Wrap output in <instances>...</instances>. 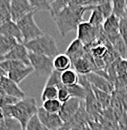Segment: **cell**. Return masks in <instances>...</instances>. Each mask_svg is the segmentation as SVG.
Masks as SVG:
<instances>
[{
    "label": "cell",
    "mask_w": 127,
    "mask_h": 130,
    "mask_svg": "<svg viewBox=\"0 0 127 130\" xmlns=\"http://www.w3.org/2000/svg\"><path fill=\"white\" fill-rule=\"evenodd\" d=\"M95 6H74L68 5L52 18L62 36L67 35L70 31H73L77 28L78 24L82 21L83 15L87 10H92Z\"/></svg>",
    "instance_id": "obj_1"
},
{
    "label": "cell",
    "mask_w": 127,
    "mask_h": 130,
    "mask_svg": "<svg viewBox=\"0 0 127 130\" xmlns=\"http://www.w3.org/2000/svg\"><path fill=\"white\" fill-rule=\"evenodd\" d=\"M5 117H13L19 121L23 130L32 116L37 114V104L34 97H24L14 105L4 106L1 108Z\"/></svg>",
    "instance_id": "obj_2"
},
{
    "label": "cell",
    "mask_w": 127,
    "mask_h": 130,
    "mask_svg": "<svg viewBox=\"0 0 127 130\" xmlns=\"http://www.w3.org/2000/svg\"><path fill=\"white\" fill-rule=\"evenodd\" d=\"M29 52H33L36 54L45 55L48 57L54 58L58 55V47L55 39L47 34H43L35 39H32L28 42L23 43Z\"/></svg>",
    "instance_id": "obj_3"
},
{
    "label": "cell",
    "mask_w": 127,
    "mask_h": 130,
    "mask_svg": "<svg viewBox=\"0 0 127 130\" xmlns=\"http://www.w3.org/2000/svg\"><path fill=\"white\" fill-rule=\"evenodd\" d=\"M78 83L81 84L85 89V98H84V107L86 111L90 115L93 121H97L99 116L102 114L103 109L99 105L98 101L96 100L93 89L91 84L86 78V75L79 74L78 76Z\"/></svg>",
    "instance_id": "obj_4"
},
{
    "label": "cell",
    "mask_w": 127,
    "mask_h": 130,
    "mask_svg": "<svg viewBox=\"0 0 127 130\" xmlns=\"http://www.w3.org/2000/svg\"><path fill=\"white\" fill-rule=\"evenodd\" d=\"M35 12L36 11L30 12L22 18H20L18 21H16V24L19 27L22 37H23V43L28 42L32 39H35L44 34L34 20Z\"/></svg>",
    "instance_id": "obj_5"
},
{
    "label": "cell",
    "mask_w": 127,
    "mask_h": 130,
    "mask_svg": "<svg viewBox=\"0 0 127 130\" xmlns=\"http://www.w3.org/2000/svg\"><path fill=\"white\" fill-rule=\"evenodd\" d=\"M28 58L30 66L33 68L34 72L39 76L48 77L50 73L54 70L53 67V58L45 55L36 54L33 52H28Z\"/></svg>",
    "instance_id": "obj_6"
},
{
    "label": "cell",
    "mask_w": 127,
    "mask_h": 130,
    "mask_svg": "<svg viewBox=\"0 0 127 130\" xmlns=\"http://www.w3.org/2000/svg\"><path fill=\"white\" fill-rule=\"evenodd\" d=\"M77 39L84 44L85 47L94 44L102 32V28L91 25L88 21H81L77 28Z\"/></svg>",
    "instance_id": "obj_7"
},
{
    "label": "cell",
    "mask_w": 127,
    "mask_h": 130,
    "mask_svg": "<svg viewBox=\"0 0 127 130\" xmlns=\"http://www.w3.org/2000/svg\"><path fill=\"white\" fill-rule=\"evenodd\" d=\"M37 116L40 122L49 130H60L63 126V121L58 113H50L40 107L37 110Z\"/></svg>",
    "instance_id": "obj_8"
},
{
    "label": "cell",
    "mask_w": 127,
    "mask_h": 130,
    "mask_svg": "<svg viewBox=\"0 0 127 130\" xmlns=\"http://www.w3.org/2000/svg\"><path fill=\"white\" fill-rule=\"evenodd\" d=\"M10 10L11 20L14 22L18 21L26 14L35 11L28 0H10Z\"/></svg>",
    "instance_id": "obj_9"
},
{
    "label": "cell",
    "mask_w": 127,
    "mask_h": 130,
    "mask_svg": "<svg viewBox=\"0 0 127 130\" xmlns=\"http://www.w3.org/2000/svg\"><path fill=\"white\" fill-rule=\"evenodd\" d=\"M86 78L91 84L92 87L97 88L101 91L107 92V93H113L115 90V86L110 80H108L107 78H105L104 76L98 74L97 72H90L88 74H86Z\"/></svg>",
    "instance_id": "obj_10"
},
{
    "label": "cell",
    "mask_w": 127,
    "mask_h": 130,
    "mask_svg": "<svg viewBox=\"0 0 127 130\" xmlns=\"http://www.w3.org/2000/svg\"><path fill=\"white\" fill-rule=\"evenodd\" d=\"M28 50L25 47V45L23 43H18L16 46H14L8 53H6L3 56H0V62L4 61V60H19L21 62H23L25 65H29V58H28Z\"/></svg>",
    "instance_id": "obj_11"
},
{
    "label": "cell",
    "mask_w": 127,
    "mask_h": 130,
    "mask_svg": "<svg viewBox=\"0 0 127 130\" xmlns=\"http://www.w3.org/2000/svg\"><path fill=\"white\" fill-rule=\"evenodd\" d=\"M80 105H81V100L78 98L71 97L68 99L66 102L62 103L61 108L58 112V115L60 116L61 120L63 121V123L67 122L69 119H71L73 117V115L77 112V110L79 109Z\"/></svg>",
    "instance_id": "obj_12"
},
{
    "label": "cell",
    "mask_w": 127,
    "mask_h": 130,
    "mask_svg": "<svg viewBox=\"0 0 127 130\" xmlns=\"http://www.w3.org/2000/svg\"><path fill=\"white\" fill-rule=\"evenodd\" d=\"M0 87L3 89L5 94L14 96L19 99L25 97V93L21 90V88L18 86V84L9 79L7 76H3L0 78Z\"/></svg>",
    "instance_id": "obj_13"
},
{
    "label": "cell",
    "mask_w": 127,
    "mask_h": 130,
    "mask_svg": "<svg viewBox=\"0 0 127 130\" xmlns=\"http://www.w3.org/2000/svg\"><path fill=\"white\" fill-rule=\"evenodd\" d=\"M0 34L8 37L15 38L18 43H23V37L19 27L17 26L16 22L9 20L7 22H4L0 25Z\"/></svg>",
    "instance_id": "obj_14"
},
{
    "label": "cell",
    "mask_w": 127,
    "mask_h": 130,
    "mask_svg": "<svg viewBox=\"0 0 127 130\" xmlns=\"http://www.w3.org/2000/svg\"><path fill=\"white\" fill-rule=\"evenodd\" d=\"M119 19H120L119 17L112 13L110 16L104 20L101 28L107 37H111L119 34Z\"/></svg>",
    "instance_id": "obj_15"
},
{
    "label": "cell",
    "mask_w": 127,
    "mask_h": 130,
    "mask_svg": "<svg viewBox=\"0 0 127 130\" xmlns=\"http://www.w3.org/2000/svg\"><path fill=\"white\" fill-rule=\"evenodd\" d=\"M33 71L34 70L31 66L23 65L21 67H18L16 69H13V70L7 72V77L15 83L19 84L22 80H24L26 77H28Z\"/></svg>",
    "instance_id": "obj_16"
},
{
    "label": "cell",
    "mask_w": 127,
    "mask_h": 130,
    "mask_svg": "<svg viewBox=\"0 0 127 130\" xmlns=\"http://www.w3.org/2000/svg\"><path fill=\"white\" fill-rule=\"evenodd\" d=\"M85 53V47L84 44L80 41L79 39H74L70 45L68 46V48L66 50V55L69 56V58L71 59V62L77 58H79L81 56H83Z\"/></svg>",
    "instance_id": "obj_17"
},
{
    "label": "cell",
    "mask_w": 127,
    "mask_h": 130,
    "mask_svg": "<svg viewBox=\"0 0 127 130\" xmlns=\"http://www.w3.org/2000/svg\"><path fill=\"white\" fill-rule=\"evenodd\" d=\"M110 44L112 45L113 49L116 51V53L123 59H127V46L125 42L123 41V39L121 38V36L119 34L111 36V37H107Z\"/></svg>",
    "instance_id": "obj_18"
},
{
    "label": "cell",
    "mask_w": 127,
    "mask_h": 130,
    "mask_svg": "<svg viewBox=\"0 0 127 130\" xmlns=\"http://www.w3.org/2000/svg\"><path fill=\"white\" fill-rule=\"evenodd\" d=\"M71 59L66 54H58L53 58V67L59 72H63L71 67Z\"/></svg>",
    "instance_id": "obj_19"
},
{
    "label": "cell",
    "mask_w": 127,
    "mask_h": 130,
    "mask_svg": "<svg viewBox=\"0 0 127 130\" xmlns=\"http://www.w3.org/2000/svg\"><path fill=\"white\" fill-rule=\"evenodd\" d=\"M92 89H93V92H94L96 100L98 101V103L101 106V108L103 110H105L108 107H110L111 99H112L111 93H107V92L101 91V90H99L97 88H94V87H92Z\"/></svg>",
    "instance_id": "obj_20"
},
{
    "label": "cell",
    "mask_w": 127,
    "mask_h": 130,
    "mask_svg": "<svg viewBox=\"0 0 127 130\" xmlns=\"http://www.w3.org/2000/svg\"><path fill=\"white\" fill-rule=\"evenodd\" d=\"M17 44H18V41L15 38L0 34V56H3L6 53H8Z\"/></svg>",
    "instance_id": "obj_21"
},
{
    "label": "cell",
    "mask_w": 127,
    "mask_h": 130,
    "mask_svg": "<svg viewBox=\"0 0 127 130\" xmlns=\"http://www.w3.org/2000/svg\"><path fill=\"white\" fill-rule=\"evenodd\" d=\"M78 76L79 74L74 69H67L61 72V82L65 86H70L73 84L78 83Z\"/></svg>",
    "instance_id": "obj_22"
},
{
    "label": "cell",
    "mask_w": 127,
    "mask_h": 130,
    "mask_svg": "<svg viewBox=\"0 0 127 130\" xmlns=\"http://www.w3.org/2000/svg\"><path fill=\"white\" fill-rule=\"evenodd\" d=\"M11 20L10 0H0V25Z\"/></svg>",
    "instance_id": "obj_23"
},
{
    "label": "cell",
    "mask_w": 127,
    "mask_h": 130,
    "mask_svg": "<svg viewBox=\"0 0 127 130\" xmlns=\"http://www.w3.org/2000/svg\"><path fill=\"white\" fill-rule=\"evenodd\" d=\"M104 20H105V18L103 16L102 12L100 11V9H99L97 6H95V7L92 9V12H91V15L89 17L88 22H89L91 25L95 26V27H100V26H102Z\"/></svg>",
    "instance_id": "obj_24"
},
{
    "label": "cell",
    "mask_w": 127,
    "mask_h": 130,
    "mask_svg": "<svg viewBox=\"0 0 127 130\" xmlns=\"http://www.w3.org/2000/svg\"><path fill=\"white\" fill-rule=\"evenodd\" d=\"M62 103L56 98V99H49L46 101H43L42 108L50 113H58L61 108Z\"/></svg>",
    "instance_id": "obj_25"
},
{
    "label": "cell",
    "mask_w": 127,
    "mask_h": 130,
    "mask_svg": "<svg viewBox=\"0 0 127 130\" xmlns=\"http://www.w3.org/2000/svg\"><path fill=\"white\" fill-rule=\"evenodd\" d=\"M66 87H67L71 97L78 98L80 100H82V99L84 100V98H85V89L81 84L76 83V84H73V85H70V86H66Z\"/></svg>",
    "instance_id": "obj_26"
},
{
    "label": "cell",
    "mask_w": 127,
    "mask_h": 130,
    "mask_svg": "<svg viewBox=\"0 0 127 130\" xmlns=\"http://www.w3.org/2000/svg\"><path fill=\"white\" fill-rule=\"evenodd\" d=\"M58 95V88L55 86H50V85H45L42 93H41V99L42 101H46L49 99H56Z\"/></svg>",
    "instance_id": "obj_27"
},
{
    "label": "cell",
    "mask_w": 127,
    "mask_h": 130,
    "mask_svg": "<svg viewBox=\"0 0 127 130\" xmlns=\"http://www.w3.org/2000/svg\"><path fill=\"white\" fill-rule=\"evenodd\" d=\"M45 85H50V86H55L57 88H60L61 86H63L62 82H61V72L57 71V70H53L50 75L48 76L47 81Z\"/></svg>",
    "instance_id": "obj_28"
},
{
    "label": "cell",
    "mask_w": 127,
    "mask_h": 130,
    "mask_svg": "<svg viewBox=\"0 0 127 130\" xmlns=\"http://www.w3.org/2000/svg\"><path fill=\"white\" fill-rule=\"evenodd\" d=\"M0 130H23L18 120L13 117H5L4 123Z\"/></svg>",
    "instance_id": "obj_29"
},
{
    "label": "cell",
    "mask_w": 127,
    "mask_h": 130,
    "mask_svg": "<svg viewBox=\"0 0 127 130\" xmlns=\"http://www.w3.org/2000/svg\"><path fill=\"white\" fill-rule=\"evenodd\" d=\"M71 0H54L53 2L50 3V14L53 16L63 8L67 7L70 4Z\"/></svg>",
    "instance_id": "obj_30"
},
{
    "label": "cell",
    "mask_w": 127,
    "mask_h": 130,
    "mask_svg": "<svg viewBox=\"0 0 127 130\" xmlns=\"http://www.w3.org/2000/svg\"><path fill=\"white\" fill-rule=\"evenodd\" d=\"M24 130H49L48 128H46L39 120L37 114H35L34 116H32L30 118V120L28 121L26 127Z\"/></svg>",
    "instance_id": "obj_31"
},
{
    "label": "cell",
    "mask_w": 127,
    "mask_h": 130,
    "mask_svg": "<svg viewBox=\"0 0 127 130\" xmlns=\"http://www.w3.org/2000/svg\"><path fill=\"white\" fill-rule=\"evenodd\" d=\"M23 65H25L23 62H21V61H19V60H13V59L4 60V61L0 62V67H1L6 73L9 72V71H11V70H13V69L18 68V67H21V66H23ZM28 66H29V65H28Z\"/></svg>",
    "instance_id": "obj_32"
},
{
    "label": "cell",
    "mask_w": 127,
    "mask_h": 130,
    "mask_svg": "<svg viewBox=\"0 0 127 130\" xmlns=\"http://www.w3.org/2000/svg\"><path fill=\"white\" fill-rule=\"evenodd\" d=\"M125 6H126V1L125 0H112L113 13L119 18L124 16Z\"/></svg>",
    "instance_id": "obj_33"
},
{
    "label": "cell",
    "mask_w": 127,
    "mask_h": 130,
    "mask_svg": "<svg viewBox=\"0 0 127 130\" xmlns=\"http://www.w3.org/2000/svg\"><path fill=\"white\" fill-rule=\"evenodd\" d=\"M35 11H49L50 3L48 0H28Z\"/></svg>",
    "instance_id": "obj_34"
},
{
    "label": "cell",
    "mask_w": 127,
    "mask_h": 130,
    "mask_svg": "<svg viewBox=\"0 0 127 130\" xmlns=\"http://www.w3.org/2000/svg\"><path fill=\"white\" fill-rule=\"evenodd\" d=\"M119 35L127 46V17L122 16L119 19Z\"/></svg>",
    "instance_id": "obj_35"
},
{
    "label": "cell",
    "mask_w": 127,
    "mask_h": 130,
    "mask_svg": "<svg viewBox=\"0 0 127 130\" xmlns=\"http://www.w3.org/2000/svg\"><path fill=\"white\" fill-rule=\"evenodd\" d=\"M100 11L102 12L104 18L106 19L107 17H109L113 13V7H112V1H109V2H105L103 4H100L97 6Z\"/></svg>",
    "instance_id": "obj_36"
},
{
    "label": "cell",
    "mask_w": 127,
    "mask_h": 130,
    "mask_svg": "<svg viewBox=\"0 0 127 130\" xmlns=\"http://www.w3.org/2000/svg\"><path fill=\"white\" fill-rule=\"evenodd\" d=\"M20 99L14 96H10L5 94L3 97L0 99V108L4 107V106H9V105H14L16 104Z\"/></svg>",
    "instance_id": "obj_37"
},
{
    "label": "cell",
    "mask_w": 127,
    "mask_h": 130,
    "mask_svg": "<svg viewBox=\"0 0 127 130\" xmlns=\"http://www.w3.org/2000/svg\"><path fill=\"white\" fill-rule=\"evenodd\" d=\"M71 96H70V94H69V91H68V89H67V87L63 85V86H61L60 88H58V95H57V99L61 102V103H64V102H66L68 99H70Z\"/></svg>",
    "instance_id": "obj_38"
},
{
    "label": "cell",
    "mask_w": 127,
    "mask_h": 130,
    "mask_svg": "<svg viewBox=\"0 0 127 130\" xmlns=\"http://www.w3.org/2000/svg\"><path fill=\"white\" fill-rule=\"evenodd\" d=\"M91 0H71L69 5L74 6H90Z\"/></svg>",
    "instance_id": "obj_39"
},
{
    "label": "cell",
    "mask_w": 127,
    "mask_h": 130,
    "mask_svg": "<svg viewBox=\"0 0 127 130\" xmlns=\"http://www.w3.org/2000/svg\"><path fill=\"white\" fill-rule=\"evenodd\" d=\"M88 125H89V127L91 128V130H104V128H103V127L100 125V123L97 122V121H91V122L88 123Z\"/></svg>",
    "instance_id": "obj_40"
},
{
    "label": "cell",
    "mask_w": 127,
    "mask_h": 130,
    "mask_svg": "<svg viewBox=\"0 0 127 130\" xmlns=\"http://www.w3.org/2000/svg\"><path fill=\"white\" fill-rule=\"evenodd\" d=\"M86 126H87V124H80V125L73 126L72 128H70L69 130H86Z\"/></svg>",
    "instance_id": "obj_41"
},
{
    "label": "cell",
    "mask_w": 127,
    "mask_h": 130,
    "mask_svg": "<svg viewBox=\"0 0 127 130\" xmlns=\"http://www.w3.org/2000/svg\"><path fill=\"white\" fill-rule=\"evenodd\" d=\"M3 76H7V73H6V72H5V71L0 67V78H1V77H3Z\"/></svg>",
    "instance_id": "obj_42"
},
{
    "label": "cell",
    "mask_w": 127,
    "mask_h": 130,
    "mask_svg": "<svg viewBox=\"0 0 127 130\" xmlns=\"http://www.w3.org/2000/svg\"><path fill=\"white\" fill-rule=\"evenodd\" d=\"M4 95H5V92H4V91H3V89L0 87V99L3 97Z\"/></svg>",
    "instance_id": "obj_43"
},
{
    "label": "cell",
    "mask_w": 127,
    "mask_h": 130,
    "mask_svg": "<svg viewBox=\"0 0 127 130\" xmlns=\"http://www.w3.org/2000/svg\"><path fill=\"white\" fill-rule=\"evenodd\" d=\"M124 16L127 17V3H126V6H125V12H124Z\"/></svg>",
    "instance_id": "obj_44"
},
{
    "label": "cell",
    "mask_w": 127,
    "mask_h": 130,
    "mask_svg": "<svg viewBox=\"0 0 127 130\" xmlns=\"http://www.w3.org/2000/svg\"><path fill=\"white\" fill-rule=\"evenodd\" d=\"M86 130H91V128L89 127V125H88V124H87V126H86Z\"/></svg>",
    "instance_id": "obj_45"
},
{
    "label": "cell",
    "mask_w": 127,
    "mask_h": 130,
    "mask_svg": "<svg viewBox=\"0 0 127 130\" xmlns=\"http://www.w3.org/2000/svg\"><path fill=\"white\" fill-rule=\"evenodd\" d=\"M48 1H49V3H51V2H53L54 0H48Z\"/></svg>",
    "instance_id": "obj_46"
},
{
    "label": "cell",
    "mask_w": 127,
    "mask_h": 130,
    "mask_svg": "<svg viewBox=\"0 0 127 130\" xmlns=\"http://www.w3.org/2000/svg\"><path fill=\"white\" fill-rule=\"evenodd\" d=\"M125 1H126V3H127V0H125Z\"/></svg>",
    "instance_id": "obj_47"
}]
</instances>
